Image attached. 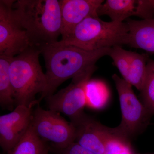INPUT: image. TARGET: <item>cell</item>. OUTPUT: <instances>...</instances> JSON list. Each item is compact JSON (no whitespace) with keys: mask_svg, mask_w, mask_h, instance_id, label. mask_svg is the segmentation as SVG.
Here are the masks:
<instances>
[{"mask_svg":"<svg viewBox=\"0 0 154 154\" xmlns=\"http://www.w3.org/2000/svg\"><path fill=\"white\" fill-rule=\"evenodd\" d=\"M44 57L46 68L47 85L38 100L52 95L63 83L74 78L95 65L101 58L109 56L111 48L87 51L71 45L55 43L39 48Z\"/></svg>","mask_w":154,"mask_h":154,"instance_id":"cell-1","label":"cell"},{"mask_svg":"<svg viewBox=\"0 0 154 154\" xmlns=\"http://www.w3.org/2000/svg\"><path fill=\"white\" fill-rule=\"evenodd\" d=\"M13 14L34 46L58 41L62 27L60 1L18 0L13 5Z\"/></svg>","mask_w":154,"mask_h":154,"instance_id":"cell-2","label":"cell"},{"mask_svg":"<svg viewBox=\"0 0 154 154\" xmlns=\"http://www.w3.org/2000/svg\"><path fill=\"white\" fill-rule=\"evenodd\" d=\"M41 52L39 47H31L12 57L9 73L16 107H33L38 104L36 95L46 88V75L39 60Z\"/></svg>","mask_w":154,"mask_h":154,"instance_id":"cell-3","label":"cell"},{"mask_svg":"<svg viewBox=\"0 0 154 154\" xmlns=\"http://www.w3.org/2000/svg\"><path fill=\"white\" fill-rule=\"evenodd\" d=\"M127 23L105 22L99 17H89L77 25L67 38L57 41L87 51H95L129 43Z\"/></svg>","mask_w":154,"mask_h":154,"instance_id":"cell-4","label":"cell"},{"mask_svg":"<svg viewBox=\"0 0 154 154\" xmlns=\"http://www.w3.org/2000/svg\"><path fill=\"white\" fill-rule=\"evenodd\" d=\"M112 78L118 92L122 113L121 122L113 129L131 141L146 130L152 116L136 96L131 85L116 74Z\"/></svg>","mask_w":154,"mask_h":154,"instance_id":"cell-5","label":"cell"},{"mask_svg":"<svg viewBox=\"0 0 154 154\" xmlns=\"http://www.w3.org/2000/svg\"><path fill=\"white\" fill-rule=\"evenodd\" d=\"M96 69V65L91 67L73 78L67 87L46 97L49 110L67 116L72 124L82 118L87 105L86 85Z\"/></svg>","mask_w":154,"mask_h":154,"instance_id":"cell-6","label":"cell"},{"mask_svg":"<svg viewBox=\"0 0 154 154\" xmlns=\"http://www.w3.org/2000/svg\"><path fill=\"white\" fill-rule=\"evenodd\" d=\"M30 126L42 140L51 142L55 149H62L74 142L75 128L59 113L45 110L38 104L32 111Z\"/></svg>","mask_w":154,"mask_h":154,"instance_id":"cell-7","label":"cell"},{"mask_svg":"<svg viewBox=\"0 0 154 154\" xmlns=\"http://www.w3.org/2000/svg\"><path fill=\"white\" fill-rule=\"evenodd\" d=\"M16 1H0V55L14 57L33 45L28 33L13 14Z\"/></svg>","mask_w":154,"mask_h":154,"instance_id":"cell-8","label":"cell"},{"mask_svg":"<svg viewBox=\"0 0 154 154\" xmlns=\"http://www.w3.org/2000/svg\"><path fill=\"white\" fill-rule=\"evenodd\" d=\"M32 108L19 105L10 113L0 116V146L4 151L8 152L28 131Z\"/></svg>","mask_w":154,"mask_h":154,"instance_id":"cell-9","label":"cell"},{"mask_svg":"<svg viewBox=\"0 0 154 154\" xmlns=\"http://www.w3.org/2000/svg\"><path fill=\"white\" fill-rule=\"evenodd\" d=\"M109 56L123 79L140 91L145 80L148 55L116 46L111 48Z\"/></svg>","mask_w":154,"mask_h":154,"instance_id":"cell-10","label":"cell"},{"mask_svg":"<svg viewBox=\"0 0 154 154\" xmlns=\"http://www.w3.org/2000/svg\"><path fill=\"white\" fill-rule=\"evenodd\" d=\"M98 16H108L112 22L122 23L131 16L143 19L154 18L152 0H107L99 7Z\"/></svg>","mask_w":154,"mask_h":154,"instance_id":"cell-11","label":"cell"},{"mask_svg":"<svg viewBox=\"0 0 154 154\" xmlns=\"http://www.w3.org/2000/svg\"><path fill=\"white\" fill-rule=\"evenodd\" d=\"M61 39L67 38L77 25L89 17H99L97 11L102 0H60Z\"/></svg>","mask_w":154,"mask_h":154,"instance_id":"cell-12","label":"cell"},{"mask_svg":"<svg viewBox=\"0 0 154 154\" xmlns=\"http://www.w3.org/2000/svg\"><path fill=\"white\" fill-rule=\"evenodd\" d=\"M72 125L75 128L74 142L94 154H104L108 127L86 113Z\"/></svg>","mask_w":154,"mask_h":154,"instance_id":"cell-13","label":"cell"},{"mask_svg":"<svg viewBox=\"0 0 154 154\" xmlns=\"http://www.w3.org/2000/svg\"><path fill=\"white\" fill-rule=\"evenodd\" d=\"M128 45L154 54V19L137 20L128 19Z\"/></svg>","mask_w":154,"mask_h":154,"instance_id":"cell-14","label":"cell"},{"mask_svg":"<svg viewBox=\"0 0 154 154\" xmlns=\"http://www.w3.org/2000/svg\"><path fill=\"white\" fill-rule=\"evenodd\" d=\"M12 57L0 55V105L2 109L11 111L15 106L9 73Z\"/></svg>","mask_w":154,"mask_h":154,"instance_id":"cell-15","label":"cell"},{"mask_svg":"<svg viewBox=\"0 0 154 154\" xmlns=\"http://www.w3.org/2000/svg\"><path fill=\"white\" fill-rule=\"evenodd\" d=\"M50 148L45 141L34 132L31 126L8 154H48Z\"/></svg>","mask_w":154,"mask_h":154,"instance_id":"cell-16","label":"cell"},{"mask_svg":"<svg viewBox=\"0 0 154 154\" xmlns=\"http://www.w3.org/2000/svg\"><path fill=\"white\" fill-rule=\"evenodd\" d=\"M87 105L100 110L107 105L109 99V90L105 83L99 80L90 79L85 87Z\"/></svg>","mask_w":154,"mask_h":154,"instance_id":"cell-17","label":"cell"},{"mask_svg":"<svg viewBox=\"0 0 154 154\" xmlns=\"http://www.w3.org/2000/svg\"><path fill=\"white\" fill-rule=\"evenodd\" d=\"M104 154H145L134 148L131 141L116 134L109 127L105 142Z\"/></svg>","mask_w":154,"mask_h":154,"instance_id":"cell-18","label":"cell"},{"mask_svg":"<svg viewBox=\"0 0 154 154\" xmlns=\"http://www.w3.org/2000/svg\"><path fill=\"white\" fill-rule=\"evenodd\" d=\"M141 102L151 115H154V60L149 59L147 64L145 80L140 91Z\"/></svg>","mask_w":154,"mask_h":154,"instance_id":"cell-19","label":"cell"},{"mask_svg":"<svg viewBox=\"0 0 154 154\" xmlns=\"http://www.w3.org/2000/svg\"><path fill=\"white\" fill-rule=\"evenodd\" d=\"M57 154H95L75 142H73L62 149H55Z\"/></svg>","mask_w":154,"mask_h":154,"instance_id":"cell-20","label":"cell"},{"mask_svg":"<svg viewBox=\"0 0 154 154\" xmlns=\"http://www.w3.org/2000/svg\"><path fill=\"white\" fill-rule=\"evenodd\" d=\"M145 154H154V152L152 153H145Z\"/></svg>","mask_w":154,"mask_h":154,"instance_id":"cell-21","label":"cell"},{"mask_svg":"<svg viewBox=\"0 0 154 154\" xmlns=\"http://www.w3.org/2000/svg\"><path fill=\"white\" fill-rule=\"evenodd\" d=\"M152 2L153 5L154 7V0H152Z\"/></svg>","mask_w":154,"mask_h":154,"instance_id":"cell-22","label":"cell"},{"mask_svg":"<svg viewBox=\"0 0 154 154\" xmlns=\"http://www.w3.org/2000/svg\"></svg>","mask_w":154,"mask_h":154,"instance_id":"cell-23","label":"cell"}]
</instances>
